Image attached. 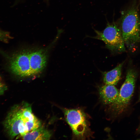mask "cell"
Segmentation results:
<instances>
[{
  "label": "cell",
  "mask_w": 140,
  "mask_h": 140,
  "mask_svg": "<svg viewBox=\"0 0 140 140\" xmlns=\"http://www.w3.org/2000/svg\"><path fill=\"white\" fill-rule=\"evenodd\" d=\"M7 88V86L2 81L0 76V96L4 94Z\"/></svg>",
  "instance_id": "7c38bea8"
},
{
  "label": "cell",
  "mask_w": 140,
  "mask_h": 140,
  "mask_svg": "<svg viewBox=\"0 0 140 140\" xmlns=\"http://www.w3.org/2000/svg\"><path fill=\"white\" fill-rule=\"evenodd\" d=\"M29 52L23 51L13 55L9 62V69L15 75L20 77L32 75L30 66Z\"/></svg>",
  "instance_id": "8992f818"
},
{
  "label": "cell",
  "mask_w": 140,
  "mask_h": 140,
  "mask_svg": "<svg viewBox=\"0 0 140 140\" xmlns=\"http://www.w3.org/2000/svg\"><path fill=\"white\" fill-rule=\"evenodd\" d=\"M66 121L71 128L73 138L77 139H85L90 134L86 116L80 109H64Z\"/></svg>",
  "instance_id": "3957f363"
},
{
  "label": "cell",
  "mask_w": 140,
  "mask_h": 140,
  "mask_svg": "<svg viewBox=\"0 0 140 140\" xmlns=\"http://www.w3.org/2000/svg\"><path fill=\"white\" fill-rule=\"evenodd\" d=\"M46 51L40 50L29 53V58L32 75L40 72L46 66L47 61Z\"/></svg>",
  "instance_id": "52a82bcc"
},
{
  "label": "cell",
  "mask_w": 140,
  "mask_h": 140,
  "mask_svg": "<svg viewBox=\"0 0 140 140\" xmlns=\"http://www.w3.org/2000/svg\"><path fill=\"white\" fill-rule=\"evenodd\" d=\"M3 125L11 139L20 138L41 125L40 121L33 113L31 105L24 102L11 108Z\"/></svg>",
  "instance_id": "6da1fadb"
},
{
  "label": "cell",
  "mask_w": 140,
  "mask_h": 140,
  "mask_svg": "<svg viewBox=\"0 0 140 140\" xmlns=\"http://www.w3.org/2000/svg\"><path fill=\"white\" fill-rule=\"evenodd\" d=\"M139 128H140V125H139Z\"/></svg>",
  "instance_id": "4fadbf2b"
},
{
  "label": "cell",
  "mask_w": 140,
  "mask_h": 140,
  "mask_svg": "<svg viewBox=\"0 0 140 140\" xmlns=\"http://www.w3.org/2000/svg\"><path fill=\"white\" fill-rule=\"evenodd\" d=\"M51 136V132L41 125L20 138L23 140H49Z\"/></svg>",
  "instance_id": "9c48e42d"
},
{
  "label": "cell",
  "mask_w": 140,
  "mask_h": 140,
  "mask_svg": "<svg viewBox=\"0 0 140 140\" xmlns=\"http://www.w3.org/2000/svg\"><path fill=\"white\" fill-rule=\"evenodd\" d=\"M12 38L10 33L7 31L0 29V41L4 43H8Z\"/></svg>",
  "instance_id": "8fae6325"
},
{
  "label": "cell",
  "mask_w": 140,
  "mask_h": 140,
  "mask_svg": "<svg viewBox=\"0 0 140 140\" xmlns=\"http://www.w3.org/2000/svg\"><path fill=\"white\" fill-rule=\"evenodd\" d=\"M96 36L93 38L103 41L107 48L118 52L125 51V43L120 27L116 24H108L103 31L95 30Z\"/></svg>",
  "instance_id": "5b68a950"
},
{
  "label": "cell",
  "mask_w": 140,
  "mask_h": 140,
  "mask_svg": "<svg viewBox=\"0 0 140 140\" xmlns=\"http://www.w3.org/2000/svg\"><path fill=\"white\" fill-rule=\"evenodd\" d=\"M99 93L103 103L105 104L110 105L117 100L119 91L114 85L106 84L99 88Z\"/></svg>",
  "instance_id": "ba28073f"
},
{
  "label": "cell",
  "mask_w": 140,
  "mask_h": 140,
  "mask_svg": "<svg viewBox=\"0 0 140 140\" xmlns=\"http://www.w3.org/2000/svg\"><path fill=\"white\" fill-rule=\"evenodd\" d=\"M137 76V73L134 69H130L128 71L117 100L109 105V109L112 113L120 114L128 106L134 93Z\"/></svg>",
  "instance_id": "277c9868"
},
{
  "label": "cell",
  "mask_w": 140,
  "mask_h": 140,
  "mask_svg": "<svg viewBox=\"0 0 140 140\" xmlns=\"http://www.w3.org/2000/svg\"><path fill=\"white\" fill-rule=\"evenodd\" d=\"M139 99H140V98H139Z\"/></svg>",
  "instance_id": "5bb4252c"
},
{
  "label": "cell",
  "mask_w": 140,
  "mask_h": 140,
  "mask_svg": "<svg viewBox=\"0 0 140 140\" xmlns=\"http://www.w3.org/2000/svg\"><path fill=\"white\" fill-rule=\"evenodd\" d=\"M124 62L119 64L112 70L103 74V81L106 84L115 85L120 80L122 68Z\"/></svg>",
  "instance_id": "30bf717a"
},
{
  "label": "cell",
  "mask_w": 140,
  "mask_h": 140,
  "mask_svg": "<svg viewBox=\"0 0 140 140\" xmlns=\"http://www.w3.org/2000/svg\"><path fill=\"white\" fill-rule=\"evenodd\" d=\"M120 28L125 44L131 46L140 41V15L133 4L123 12Z\"/></svg>",
  "instance_id": "7a4b0ae2"
}]
</instances>
